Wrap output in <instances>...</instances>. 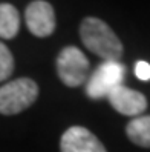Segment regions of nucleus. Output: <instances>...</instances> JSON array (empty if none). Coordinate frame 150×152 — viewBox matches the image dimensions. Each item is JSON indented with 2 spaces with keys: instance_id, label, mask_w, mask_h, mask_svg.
I'll use <instances>...</instances> for the list:
<instances>
[{
  "instance_id": "nucleus-9",
  "label": "nucleus",
  "mask_w": 150,
  "mask_h": 152,
  "mask_svg": "<svg viewBox=\"0 0 150 152\" xmlns=\"http://www.w3.org/2000/svg\"><path fill=\"white\" fill-rule=\"evenodd\" d=\"M127 137L138 146L150 148V115H138L126 128Z\"/></svg>"
},
{
  "instance_id": "nucleus-11",
  "label": "nucleus",
  "mask_w": 150,
  "mask_h": 152,
  "mask_svg": "<svg viewBox=\"0 0 150 152\" xmlns=\"http://www.w3.org/2000/svg\"><path fill=\"white\" fill-rule=\"evenodd\" d=\"M135 75L139 80H143V82L150 80V65L147 63V61H144V60L136 61V65H135Z\"/></svg>"
},
{
  "instance_id": "nucleus-8",
  "label": "nucleus",
  "mask_w": 150,
  "mask_h": 152,
  "mask_svg": "<svg viewBox=\"0 0 150 152\" xmlns=\"http://www.w3.org/2000/svg\"><path fill=\"white\" fill-rule=\"evenodd\" d=\"M20 29V14L11 3H0V37L14 39Z\"/></svg>"
},
{
  "instance_id": "nucleus-5",
  "label": "nucleus",
  "mask_w": 150,
  "mask_h": 152,
  "mask_svg": "<svg viewBox=\"0 0 150 152\" xmlns=\"http://www.w3.org/2000/svg\"><path fill=\"white\" fill-rule=\"evenodd\" d=\"M26 26L35 37H49L55 31V12L51 3L45 0H35L26 6Z\"/></svg>"
},
{
  "instance_id": "nucleus-2",
  "label": "nucleus",
  "mask_w": 150,
  "mask_h": 152,
  "mask_svg": "<svg viewBox=\"0 0 150 152\" xmlns=\"http://www.w3.org/2000/svg\"><path fill=\"white\" fill-rule=\"evenodd\" d=\"M38 86L31 78H17L0 88V114L15 115L37 100Z\"/></svg>"
},
{
  "instance_id": "nucleus-3",
  "label": "nucleus",
  "mask_w": 150,
  "mask_h": 152,
  "mask_svg": "<svg viewBox=\"0 0 150 152\" xmlns=\"http://www.w3.org/2000/svg\"><path fill=\"white\" fill-rule=\"evenodd\" d=\"M57 72L66 86H81L89 78V60L78 48L66 46L57 57Z\"/></svg>"
},
{
  "instance_id": "nucleus-1",
  "label": "nucleus",
  "mask_w": 150,
  "mask_h": 152,
  "mask_svg": "<svg viewBox=\"0 0 150 152\" xmlns=\"http://www.w3.org/2000/svg\"><path fill=\"white\" fill-rule=\"evenodd\" d=\"M83 45L104 61H120L122 45L107 23L96 17H86L80 26Z\"/></svg>"
},
{
  "instance_id": "nucleus-6",
  "label": "nucleus",
  "mask_w": 150,
  "mask_h": 152,
  "mask_svg": "<svg viewBox=\"0 0 150 152\" xmlns=\"http://www.w3.org/2000/svg\"><path fill=\"white\" fill-rule=\"evenodd\" d=\"M61 152H107L91 131L81 126L69 128L60 141Z\"/></svg>"
},
{
  "instance_id": "nucleus-7",
  "label": "nucleus",
  "mask_w": 150,
  "mask_h": 152,
  "mask_svg": "<svg viewBox=\"0 0 150 152\" xmlns=\"http://www.w3.org/2000/svg\"><path fill=\"white\" fill-rule=\"evenodd\" d=\"M107 100L112 108L122 115H139L147 108V100L143 94L122 85L113 89L107 95Z\"/></svg>"
},
{
  "instance_id": "nucleus-4",
  "label": "nucleus",
  "mask_w": 150,
  "mask_h": 152,
  "mask_svg": "<svg viewBox=\"0 0 150 152\" xmlns=\"http://www.w3.org/2000/svg\"><path fill=\"white\" fill-rule=\"evenodd\" d=\"M126 68L120 61H104L89 75L86 82V94L93 100H100L122 85Z\"/></svg>"
},
{
  "instance_id": "nucleus-10",
  "label": "nucleus",
  "mask_w": 150,
  "mask_h": 152,
  "mask_svg": "<svg viewBox=\"0 0 150 152\" xmlns=\"http://www.w3.org/2000/svg\"><path fill=\"white\" fill-rule=\"evenodd\" d=\"M12 72H14V57L9 48L0 42V82H5L6 78H9Z\"/></svg>"
}]
</instances>
